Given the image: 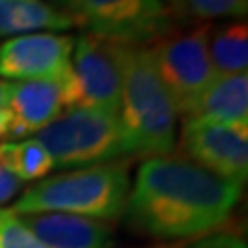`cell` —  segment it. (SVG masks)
<instances>
[{
    "label": "cell",
    "instance_id": "obj_1",
    "mask_svg": "<svg viewBox=\"0 0 248 248\" xmlns=\"http://www.w3.org/2000/svg\"><path fill=\"white\" fill-rule=\"evenodd\" d=\"M242 184L217 176L182 155L145 159L130 184L126 226L159 242L199 240L230 221Z\"/></svg>",
    "mask_w": 248,
    "mask_h": 248
},
{
    "label": "cell",
    "instance_id": "obj_2",
    "mask_svg": "<svg viewBox=\"0 0 248 248\" xmlns=\"http://www.w3.org/2000/svg\"><path fill=\"white\" fill-rule=\"evenodd\" d=\"M120 71L118 118L133 155L159 157L176 147V108L161 83L149 46L116 44Z\"/></svg>",
    "mask_w": 248,
    "mask_h": 248
},
{
    "label": "cell",
    "instance_id": "obj_3",
    "mask_svg": "<svg viewBox=\"0 0 248 248\" xmlns=\"http://www.w3.org/2000/svg\"><path fill=\"white\" fill-rule=\"evenodd\" d=\"M128 192V164L114 161L46 176L21 192L13 211L17 215L68 213L97 221H114L124 215Z\"/></svg>",
    "mask_w": 248,
    "mask_h": 248
},
{
    "label": "cell",
    "instance_id": "obj_4",
    "mask_svg": "<svg viewBox=\"0 0 248 248\" xmlns=\"http://www.w3.org/2000/svg\"><path fill=\"white\" fill-rule=\"evenodd\" d=\"M54 168H89L130 159L128 139L116 114L71 108L35 135Z\"/></svg>",
    "mask_w": 248,
    "mask_h": 248
},
{
    "label": "cell",
    "instance_id": "obj_5",
    "mask_svg": "<svg viewBox=\"0 0 248 248\" xmlns=\"http://www.w3.org/2000/svg\"><path fill=\"white\" fill-rule=\"evenodd\" d=\"M83 33L116 44L151 46L176 29L164 0H48Z\"/></svg>",
    "mask_w": 248,
    "mask_h": 248
},
{
    "label": "cell",
    "instance_id": "obj_6",
    "mask_svg": "<svg viewBox=\"0 0 248 248\" xmlns=\"http://www.w3.org/2000/svg\"><path fill=\"white\" fill-rule=\"evenodd\" d=\"M209 33L211 25L184 31L174 29L149 46L176 114H182L184 118L192 116L203 93L217 77L209 58Z\"/></svg>",
    "mask_w": 248,
    "mask_h": 248
},
{
    "label": "cell",
    "instance_id": "obj_7",
    "mask_svg": "<svg viewBox=\"0 0 248 248\" xmlns=\"http://www.w3.org/2000/svg\"><path fill=\"white\" fill-rule=\"evenodd\" d=\"M182 157L238 184L248 176V126L201 118H184L180 133Z\"/></svg>",
    "mask_w": 248,
    "mask_h": 248
},
{
    "label": "cell",
    "instance_id": "obj_8",
    "mask_svg": "<svg viewBox=\"0 0 248 248\" xmlns=\"http://www.w3.org/2000/svg\"><path fill=\"white\" fill-rule=\"evenodd\" d=\"M73 108L118 116L120 71L116 42L81 33L73 48Z\"/></svg>",
    "mask_w": 248,
    "mask_h": 248
},
{
    "label": "cell",
    "instance_id": "obj_9",
    "mask_svg": "<svg viewBox=\"0 0 248 248\" xmlns=\"http://www.w3.org/2000/svg\"><path fill=\"white\" fill-rule=\"evenodd\" d=\"M75 37L68 33H27L0 44L2 81H68L73 77Z\"/></svg>",
    "mask_w": 248,
    "mask_h": 248
},
{
    "label": "cell",
    "instance_id": "obj_10",
    "mask_svg": "<svg viewBox=\"0 0 248 248\" xmlns=\"http://www.w3.org/2000/svg\"><path fill=\"white\" fill-rule=\"evenodd\" d=\"M13 139L37 135L73 108V77L68 81H9Z\"/></svg>",
    "mask_w": 248,
    "mask_h": 248
},
{
    "label": "cell",
    "instance_id": "obj_11",
    "mask_svg": "<svg viewBox=\"0 0 248 248\" xmlns=\"http://www.w3.org/2000/svg\"><path fill=\"white\" fill-rule=\"evenodd\" d=\"M46 248H112L114 232L106 221L68 213L21 215Z\"/></svg>",
    "mask_w": 248,
    "mask_h": 248
},
{
    "label": "cell",
    "instance_id": "obj_12",
    "mask_svg": "<svg viewBox=\"0 0 248 248\" xmlns=\"http://www.w3.org/2000/svg\"><path fill=\"white\" fill-rule=\"evenodd\" d=\"M188 118L248 126V75H219Z\"/></svg>",
    "mask_w": 248,
    "mask_h": 248
},
{
    "label": "cell",
    "instance_id": "obj_13",
    "mask_svg": "<svg viewBox=\"0 0 248 248\" xmlns=\"http://www.w3.org/2000/svg\"><path fill=\"white\" fill-rule=\"evenodd\" d=\"M73 21L48 0H0V37L27 33H62L73 29Z\"/></svg>",
    "mask_w": 248,
    "mask_h": 248
},
{
    "label": "cell",
    "instance_id": "obj_14",
    "mask_svg": "<svg viewBox=\"0 0 248 248\" xmlns=\"http://www.w3.org/2000/svg\"><path fill=\"white\" fill-rule=\"evenodd\" d=\"M209 58L215 75H240L248 66V27L244 21L223 23L211 27Z\"/></svg>",
    "mask_w": 248,
    "mask_h": 248
},
{
    "label": "cell",
    "instance_id": "obj_15",
    "mask_svg": "<svg viewBox=\"0 0 248 248\" xmlns=\"http://www.w3.org/2000/svg\"><path fill=\"white\" fill-rule=\"evenodd\" d=\"M0 166L19 182L42 180L54 170V161L35 137L0 143Z\"/></svg>",
    "mask_w": 248,
    "mask_h": 248
},
{
    "label": "cell",
    "instance_id": "obj_16",
    "mask_svg": "<svg viewBox=\"0 0 248 248\" xmlns=\"http://www.w3.org/2000/svg\"><path fill=\"white\" fill-rule=\"evenodd\" d=\"M0 248H46L31 232L23 217L13 209L0 207Z\"/></svg>",
    "mask_w": 248,
    "mask_h": 248
},
{
    "label": "cell",
    "instance_id": "obj_17",
    "mask_svg": "<svg viewBox=\"0 0 248 248\" xmlns=\"http://www.w3.org/2000/svg\"><path fill=\"white\" fill-rule=\"evenodd\" d=\"M184 11L197 19H244L248 0H182Z\"/></svg>",
    "mask_w": 248,
    "mask_h": 248
},
{
    "label": "cell",
    "instance_id": "obj_18",
    "mask_svg": "<svg viewBox=\"0 0 248 248\" xmlns=\"http://www.w3.org/2000/svg\"><path fill=\"white\" fill-rule=\"evenodd\" d=\"M188 248H248L246 242L238 234H230V232H215L205 238L192 240Z\"/></svg>",
    "mask_w": 248,
    "mask_h": 248
},
{
    "label": "cell",
    "instance_id": "obj_19",
    "mask_svg": "<svg viewBox=\"0 0 248 248\" xmlns=\"http://www.w3.org/2000/svg\"><path fill=\"white\" fill-rule=\"evenodd\" d=\"M9 91H11V83L0 79V143L13 139V116H11V104H9Z\"/></svg>",
    "mask_w": 248,
    "mask_h": 248
},
{
    "label": "cell",
    "instance_id": "obj_20",
    "mask_svg": "<svg viewBox=\"0 0 248 248\" xmlns=\"http://www.w3.org/2000/svg\"><path fill=\"white\" fill-rule=\"evenodd\" d=\"M21 188H23V182H19L15 176H11L6 170L0 166V205L9 203L17 195H21Z\"/></svg>",
    "mask_w": 248,
    "mask_h": 248
},
{
    "label": "cell",
    "instance_id": "obj_21",
    "mask_svg": "<svg viewBox=\"0 0 248 248\" xmlns=\"http://www.w3.org/2000/svg\"><path fill=\"white\" fill-rule=\"evenodd\" d=\"M164 2L168 4V9L172 11L176 17H182V15H186L184 11V4H182V0H164Z\"/></svg>",
    "mask_w": 248,
    "mask_h": 248
}]
</instances>
